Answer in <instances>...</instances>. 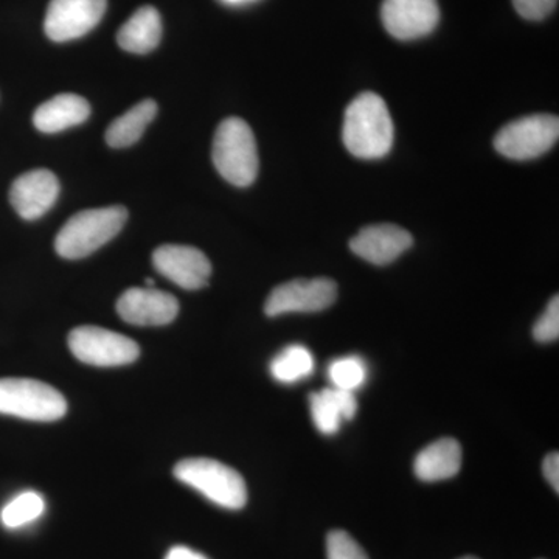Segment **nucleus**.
<instances>
[{"label":"nucleus","mask_w":559,"mask_h":559,"mask_svg":"<svg viewBox=\"0 0 559 559\" xmlns=\"http://www.w3.org/2000/svg\"><path fill=\"white\" fill-rule=\"evenodd\" d=\"M393 120L388 105L373 92H364L345 110L342 139L353 156L382 159L393 146Z\"/></svg>","instance_id":"obj_1"},{"label":"nucleus","mask_w":559,"mask_h":559,"mask_svg":"<svg viewBox=\"0 0 559 559\" xmlns=\"http://www.w3.org/2000/svg\"><path fill=\"white\" fill-rule=\"evenodd\" d=\"M128 219L123 205L90 209L76 213L62 226L55 249L66 260H81L116 238Z\"/></svg>","instance_id":"obj_2"},{"label":"nucleus","mask_w":559,"mask_h":559,"mask_svg":"<svg viewBox=\"0 0 559 559\" xmlns=\"http://www.w3.org/2000/svg\"><path fill=\"white\" fill-rule=\"evenodd\" d=\"M212 157L216 170L231 186H252L259 176L255 135L238 117L221 121L213 139Z\"/></svg>","instance_id":"obj_3"},{"label":"nucleus","mask_w":559,"mask_h":559,"mask_svg":"<svg viewBox=\"0 0 559 559\" xmlns=\"http://www.w3.org/2000/svg\"><path fill=\"white\" fill-rule=\"evenodd\" d=\"M175 477L223 509L241 510L248 502V488L241 474L218 460H182L175 466Z\"/></svg>","instance_id":"obj_4"},{"label":"nucleus","mask_w":559,"mask_h":559,"mask_svg":"<svg viewBox=\"0 0 559 559\" xmlns=\"http://www.w3.org/2000/svg\"><path fill=\"white\" fill-rule=\"evenodd\" d=\"M66 412L64 396L46 382L27 378L0 380V414L31 421H57Z\"/></svg>","instance_id":"obj_5"},{"label":"nucleus","mask_w":559,"mask_h":559,"mask_svg":"<svg viewBox=\"0 0 559 559\" xmlns=\"http://www.w3.org/2000/svg\"><path fill=\"white\" fill-rule=\"evenodd\" d=\"M559 139V119L535 114L510 121L496 134L495 148L511 160H532L549 153Z\"/></svg>","instance_id":"obj_6"},{"label":"nucleus","mask_w":559,"mask_h":559,"mask_svg":"<svg viewBox=\"0 0 559 559\" xmlns=\"http://www.w3.org/2000/svg\"><path fill=\"white\" fill-rule=\"evenodd\" d=\"M69 347L81 362L95 367L128 366L139 358L140 348L130 337L100 326H79L69 334Z\"/></svg>","instance_id":"obj_7"},{"label":"nucleus","mask_w":559,"mask_h":559,"mask_svg":"<svg viewBox=\"0 0 559 559\" xmlns=\"http://www.w3.org/2000/svg\"><path fill=\"white\" fill-rule=\"evenodd\" d=\"M337 299V285L334 280L297 278L272 289L264 305L270 318L290 312H319L326 310Z\"/></svg>","instance_id":"obj_8"},{"label":"nucleus","mask_w":559,"mask_h":559,"mask_svg":"<svg viewBox=\"0 0 559 559\" xmlns=\"http://www.w3.org/2000/svg\"><path fill=\"white\" fill-rule=\"evenodd\" d=\"M106 7L108 0H50L44 31L55 43L79 39L100 24Z\"/></svg>","instance_id":"obj_9"},{"label":"nucleus","mask_w":559,"mask_h":559,"mask_svg":"<svg viewBox=\"0 0 559 559\" xmlns=\"http://www.w3.org/2000/svg\"><path fill=\"white\" fill-rule=\"evenodd\" d=\"M381 20L390 36L414 40L436 31L440 21L437 0H384Z\"/></svg>","instance_id":"obj_10"},{"label":"nucleus","mask_w":559,"mask_h":559,"mask_svg":"<svg viewBox=\"0 0 559 559\" xmlns=\"http://www.w3.org/2000/svg\"><path fill=\"white\" fill-rule=\"evenodd\" d=\"M153 264L159 274L182 289L204 288L212 275V264L207 255L191 246H160L154 250Z\"/></svg>","instance_id":"obj_11"},{"label":"nucleus","mask_w":559,"mask_h":559,"mask_svg":"<svg viewBox=\"0 0 559 559\" xmlns=\"http://www.w3.org/2000/svg\"><path fill=\"white\" fill-rule=\"evenodd\" d=\"M117 312L124 322L138 326L168 325L178 318L179 301L156 288H131L121 294Z\"/></svg>","instance_id":"obj_12"},{"label":"nucleus","mask_w":559,"mask_h":559,"mask_svg":"<svg viewBox=\"0 0 559 559\" xmlns=\"http://www.w3.org/2000/svg\"><path fill=\"white\" fill-rule=\"evenodd\" d=\"M60 180L49 170H32L14 180L10 189V202L22 219L35 221L46 215L58 197Z\"/></svg>","instance_id":"obj_13"},{"label":"nucleus","mask_w":559,"mask_h":559,"mask_svg":"<svg viewBox=\"0 0 559 559\" xmlns=\"http://www.w3.org/2000/svg\"><path fill=\"white\" fill-rule=\"evenodd\" d=\"M414 245L411 231L396 224H373L364 227L349 241V249L374 266H385L400 259Z\"/></svg>","instance_id":"obj_14"},{"label":"nucleus","mask_w":559,"mask_h":559,"mask_svg":"<svg viewBox=\"0 0 559 559\" xmlns=\"http://www.w3.org/2000/svg\"><path fill=\"white\" fill-rule=\"evenodd\" d=\"M91 116L86 98L75 94H61L50 98L35 110L33 123L44 134H57L72 127H79Z\"/></svg>","instance_id":"obj_15"},{"label":"nucleus","mask_w":559,"mask_h":559,"mask_svg":"<svg viewBox=\"0 0 559 559\" xmlns=\"http://www.w3.org/2000/svg\"><path fill=\"white\" fill-rule=\"evenodd\" d=\"M310 407L316 428L325 436H333L342 423L355 418L358 403L355 393L330 388L311 393Z\"/></svg>","instance_id":"obj_16"},{"label":"nucleus","mask_w":559,"mask_h":559,"mask_svg":"<svg viewBox=\"0 0 559 559\" xmlns=\"http://www.w3.org/2000/svg\"><path fill=\"white\" fill-rule=\"evenodd\" d=\"M462 468V447L457 440L440 439L430 443L415 459V476L423 481H439L457 476Z\"/></svg>","instance_id":"obj_17"},{"label":"nucleus","mask_w":559,"mask_h":559,"mask_svg":"<svg viewBox=\"0 0 559 559\" xmlns=\"http://www.w3.org/2000/svg\"><path fill=\"white\" fill-rule=\"evenodd\" d=\"M162 39V20L154 7H142L121 25L117 33V43L121 49L135 55H146L159 46Z\"/></svg>","instance_id":"obj_18"},{"label":"nucleus","mask_w":559,"mask_h":559,"mask_svg":"<svg viewBox=\"0 0 559 559\" xmlns=\"http://www.w3.org/2000/svg\"><path fill=\"white\" fill-rule=\"evenodd\" d=\"M157 103L154 100H143L138 103L134 108L124 112L109 124L106 130V142L112 148H127V146L134 145L146 127L156 119Z\"/></svg>","instance_id":"obj_19"},{"label":"nucleus","mask_w":559,"mask_h":559,"mask_svg":"<svg viewBox=\"0 0 559 559\" xmlns=\"http://www.w3.org/2000/svg\"><path fill=\"white\" fill-rule=\"evenodd\" d=\"M314 371V358L304 345H289L278 353L271 362V374L283 384H294L311 377Z\"/></svg>","instance_id":"obj_20"},{"label":"nucleus","mask_w":559,"mask_h":559,"mask_svg":"<svg viewBox=\"0 0 559 559\" xmlns=\"http://www.w3.org/2000/svg\"><path fill=\"white\" fill-rule=\"evenodd\" d=\"M44 510H46V502H44L43 496L39 492L25 491L3 507L0 511V521H2L3 527L21 528L39 520Z\"/></svg>","instance_id":"obj_21"},{"label":"nucleus","mask_w":559,"mask_h":559,"mask_svg":"<svg viewBox=\"0 0 559 559\" xmlns=\"http://www.w3.org/2000/svg\"><path fill=\"white\" fill-rule=\"evenodd\" d=\"M329 378L333 388L355 393L366 384V362L358 356H345L333 360L329 367Z\"/></svg>","instance_id":"obj_22"},{"label":"nucleus","mask_w":559,"mask_h":559,"mask_svg":"<svg viewBox=\"0 0 559 559\" xmlns=\"http://www.w3.org/2000/svg\"><path fill=\"white\" fill-rule=\"evenodd\" d=\"M326 558L369 559L362 547L347 532H342V530H334L326 538Z\"/></svg>","instance_id":"obj_23"},{"label":"nucleus","mask_w":559,"mask_h":559,"mask_svg":"<svg viewBox=\"0 0 559 559\" xmlns=\"http://www.w3.org/2000/svg\"><path fill=\"white\" fill-rule=\"evenodd\" d=\"M533 337L540 344H550L558 341L559 337V299L558 296L551 297L546 311L540 314L533 326Z\"/></svg>","instance_id":"obj_24"},{"label":"nucleus","mask_w":559,"mask_h":559,"mask_svg":"<svg viewBox=\"0 0 559 559\" xmlns=\"http://www.w3.org/2000/svg\"><path fill=\"white\" fill-rule=\"evenodd\" d=\"M514 9L527 21H543L557 9L558 0H513Z\"/></svg>","instance_id":"obj_25"},{"label":"nucleus","mask_w":559,"mask_h":559,"mask_svg":"<svg viewBox=\"0 0 559 559\" xmlns=\"http://www.w3.org/2000/svg\"><path fill=\"white\" fill-rule=\"evenodd\" d=\"M543 473L546 476L547 481H549L550 487L555 489V491H559V455L558 452H551V454L547 455L544 459L543 463Z\"/></svg>","instance_id":"obj_26"},{"label":"nucleus","mask_w":559,"mask_h":559,"mask_svg":"<svg viewBox=\"0 0 559 559\" xmlns=\"http://www.w3.org/2000/svg\"><path fill=\"white\" fill-rule=\"evenodd\" d=\"M165 559H209L205 558L204 555L198 554V551L189 549V547H173L170 551H168L167 557Z\"/></svg>","instance_id":"obj_27"},{"label":"nucleus","mask_w":559,"mask_h":559,"mask_svg":"<svg viewBox=\"0 0 559 559\" xmlns=\"http://www.w3.org/2000/svg\"><path fill=\"white\" fill-rule=\"evenodd\" d=\"M224 2H227V3H242V2H249V0H224Z\"/></svg>","instance_id":"obj_28"},{"label":"nucleus","mask_w":559,"mask_h":559,"mask_svg":"<svg viewBox=\"0 0 559 559\" xmlns=\"http://www.w3.org/2000/svg\"><path fill=\"white\" fill-rule=\"evenodd\" d=\"M460 559H477V558H474V557H465V558H460Z\"/></svg>","instance_id":"obj_29"}]
</instances>
